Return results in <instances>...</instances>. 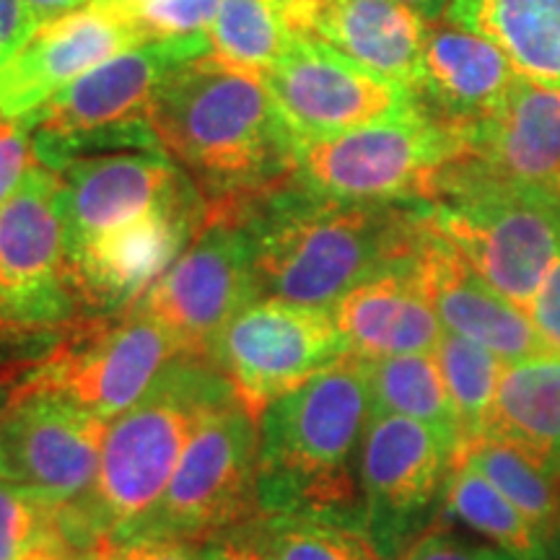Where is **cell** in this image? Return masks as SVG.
I'll list each match as a JSON object with an SVG mask.
<instances>
[{
    "mask_svg": "<svg viewBox=\"0 0 560 560\" xmlns=\"http://www.w3.org/2000/svg\"><path fill=\"white\" fill-rule=\"evenodd\" d=\"M149 125L208 202L257 198L296 172L299 136L265 75L213 52L174 70L153 100Z\"/></svg>",
    "mask_w": 560,
    "mask_h": 560,
    "instance_id": "obj_2",
    "label": "cell"
},
{
    "mask_svg": "<svg viewBox=\"0 0 560 560\" xmlns=\"http://www.w3.org/2000/svg\"><path fill=\"white\" fill-rule=\"evenodd\" d=\"M363 363H366L371 387V412L405 416L431 425L450 441L457 457V416H454L436 355L410 353Z\"/></svg>",
    "mask_w": 560,
    "mask_h": 560,
    "instance_id": "obj_28",
    "label": "cell"
},
{
    "mask_svg": "<svg viewBox=\"0 0 560 560\" xmlns=\"http://www.w3.org/2000/svg\"><path fill=\"white\" fill-rule=\"evenodd\" d=\"M143 42L128 16L100 3L45 21L0 66V117L21 120L91 68Z\"/></svg>",
    "mask_w": 560,
    "mask_h": 560,
    "instance_id": "obj_19",
    "label": "cell"
},
{
    "mask_svg": "<svg viewBox=\"0 0 560 560\" xmlns=\"http://www.w3.org/2000/svg\"><path fill=\"white\" fill-rule=\"evenodd\" d=\"M60 503L0 482V560H24L58 522Z\"/></svg>",
    "mask_w": 560,
    "mask_h": 560,
    "instance_id": "obj_32",
    "label": "cell"
},
{
    "mask_svg": "<svg viewBox=\"0 0 560 560\" xmlns=\"http://www.w3.org/2000/svg\"><path fill=\"white\" fill-rule=\"evenodd\" d=\"M231 537L260 560H387L361 522L260 514Z\"/></svg>",
    "mask_w": 560,
    "mask_h": 560,
    "instance_id": "obj_26",
    "label": "cell"
},
{
    "mask_svg": "<svg viewBox=\"0 0 560 560\" xmlns=\"http://www.w3.org/2000/svg\"><path fill=\"white\" fill-rule=\"evenodd\" d=\"M433 355H436L454 416H457L459 446L457 457H454V465H457L462 454L486 433L503 361L495 359L490 350L478 346V342L459 338L454 332H444Z\"/></svg>",
    "mask_w": 560,
    "mask_h": 560,
    "instance_id": "obj_31",
    "label": "cell"
},
{
    "mask_svg": "<svg viewBox=\"0 0 560 560\" xmlns=\"http://www.w3.org/2000/svg\"><path fill=\"white\" fill-rule=\"evenodd\" d=\"M94 3L96 0H26V5H30L39 24L66 16V13L81 11V9H86V5H94Z\"/></svg>",
    "mask_w": 560,
    "mask_h": 560,
    "instance_id": "obj_40",
    "label": "cell"
},
{
    "mask_svg": "<svg viewBox=\"0 0 560 560\" xmlns=\"http://www.w3.org/2000/svg\"><path fill=\"white\" fill-rule=\"evenodd\" d=\"M482 439H501L560 467V359L503 363Z\"/></svg>",
    "mask_w": 560,
    "mask_h": 560,
    "instance_id": "obj_25",
    "label": "cell"
},
{
    "mask_svg": "<svg viewBox=\"0 0 560 560\" xmlns=\"http://www.w3.org/2000/svg\"><path fill=\"white\" fill-rule=\"evenodd\" d=\"M257 472L260 418L236 400L200 425L164 495L130 535L179 537L198 545L226 537L260 516Z\"/></svg>",
    "mask_w": 560,
    "mask_h": 560,
    "instance_id": "obj_7",
    "label": "cell"
},
{
    "mask_svg": "<svg viewBox=\"0 0 560 560\" xmlns=\"http://www.w3.org/2000/svg\"><path fill=\"white\" fill-rule=\"evenodd\" d=\"M202 560H260L247 545L236 540V537H219L202 545Z\"/></svg>",
    "mask_w": 560,
    "mask_h": 560,
    "instance_id": "obj_39",
    "label": "cell"
},
{
    "mask_svg": "<svg viewBox=\"0 0 560 560\" xmlns=\"http://www.w3.org/2000/svg\"><path fill=\"white\" fill-rule=\"evenodd\" d=\"M444 19L493 42L522 81L560 89V0H452Z\"/></svg>",
    "mask_w": 560,
    "mask_h": 560,
    "instance_id": "obj_24",
    "label": "cell"
},
{
    "mask_svg": "<svg viewBox=\"0 0 560 560\" xmlns=\"http://www.w3.org/2000/svg\"><path fill=\"white\" fill-rule=\"evenodd\" d=\"M332 319L348 353L363 361L433 353L444 338L412 260L355 285L332 306Z\"/></svg>",
    "mask_w": 560,
    "mask_h": 560,
    "instance_id": "obj_23",
    "label": "cell"
},
{
    "mask_svg": "<svg viewBox=\"0 0 560 560\" xmlns=\"http://www.w3.org/2000/svg\"><path fill=\"white\" fill-rule=\"evenodd\" d=\"M400 3L410 5V9L418 11L425 21H439L446 16V9H450L452 0H400Z\"/></svg>",
    "mask_w": 560,
    "mask_h": 560,
    "instance_id": "obj_41",
    "label": "cell"
},
{
    "mask_svg": "<svg viewBox=\"0 0 560 560\" xmlns=\"http://www.w3.org/2000/svg\"><path fill=\"white\" fill-rule=\"evenodd\" d=\"M107 423L50 392H19L0 412V482L75 503L100 472Z\"/></svg>",
    "mask_w": 560,
    "mask_h": 560,
    "instance_id": "obj_13",
    "label": "cell"
},
{
    "mask_svg": "<svg viewBox=\"0 0 560 560\" xmlns=\"http://www.w3.org/2000/svg\"><path fill=\"white\" fill-rule=\"evenodd\" d=\"M459 132L465 149L441 177L436 200L480 185L558 192L560 89L520 79L499 107Z\"/></svg>",
    "mask_w": 560,
    "mask_h": 560,
    "instance_id": "obj_15",
    "label": "cell"
},
{
    "mask_svg": "<svg viewBox=\"0 0 560 560\" xmlns=\"http://www.w3.org/2000/svg\"><path fill=\"white\" fill-rule=\"evenodd\" d=\"M520 81L493 42L452 24L429 21L416 102L452 128H470L506 100Z\"/></svg>",
    "mask_w": 560,
    "mask_h": 560,
    "instance_id": "obj_22",
    "label": "cell"
},
{
    "mask_svg": "<svg viewBox=\"0 0 560 560\" xmlns=\"http://www.w3.org/2000/svg\"><path fill=\"white\" fill-rule=\"evenodd\" d=\"M431 226L503 299L527 312L560 252V195L480 185L429 202Z\"/></svg>",
    "mask_w": 560,
    "mask_h": 560,
    "instance_id": "obj_6",
    "label": "cell"
},
{
    "mask_svg": "<svg viewBox=\"0 0 560 560\" xmlns=\"http://www.w3.org/2000/svg\"><path fill=\"white\" fill-rule=\"evenodd\" d=\"M182 355L177 340L138 310L70 322L60 346L13 392H50L112 423Z\"/></svg>",
    "mask_w": 560,
    "mask_h": 560,
    "instance_id": "obj_8",
    "label": "cell"
},
{
    "mask_svg": "<svg viewBox=\"0 0 560 560\" xmlns=\"http://www.w3.org/2000/svg\"><path fill=\"white\" fill-rule=\"evenodd\" d=\"M478 470L527 516L540 540L560 537V467L501 439H480L457 459Z\"/></svg>",
    "mask_w": 560,
    "mask_h": 560,
    "instance_id": "obj_27",
    "label": "cell"
},
{
    "mask_svg": "<svg viewBox=\"0 0 560 560\" xmlns=\"http://www.w3.org/2000/svg\"><path fill=\"white\" fill-rule=\"evenodd\" d=\"M68 255L79 244L179 202L200 190L166 151H120L68 161L58 172Z\"/></svg>",
    "mask_w": 560,
    "mask_h": 560,
    "instance_id": "obj_18",
    "label": "cell"
},
{
    "mask_svg": "<svg viewBox=\"0 0 560 560\" xmlns=\"http://www.w3.org/2000/svg\"><path fill=\"white\" fill-rule=\"evenodd\" d=\"M39 26L26 0H0V66L9 62Z\"/></svg>",
    "mask_w": 560,
    "mask_h": 560,
    "instance_id": "obj_38",
    "label": "cell"
},
{
    "mask_svg": "<svg viewBox=\"0 0 560 560\" xmlns=\"http://www.w3.org/2000/svg\"><path fill=\"white\" fill-rule=\"evenodd\" d=\"M371 418L366 363L342 355L260 416V514L363 524L361 441Z\"/></svg>",
    "mask_w": 560,
    "mask_h": 560,
    "instance_id": "obj_4",
    "label": "cell"
},
{
    "mask_svg": "<svg viewBox=\"0 0 560 560\" xmlns=\"http://www.w3.org/2000/svg\"><path fill=\"white\" fill-rule=\"evenodd\" d=\"M283 5H293V3H301V0H280Z\"/></svg>",
    "mask_w": 560,
    "mask_h": 560,
    "instance_id": "obj_44",
    "label": "cell"
},
{
    "mask_svg": "<svg viewBox=\"0 0 560 560\" xmlns=\"http://www.w3.org/2000/svg\"><path fill=\"white\" fill-rule=\"evenodd\" d=\"M262 299L255 242L240 210L210 206L206 226L130 310L159 322L182 353L208 355L223 327Z\"/></svg>",
    "mask_w": 560,
    "mask_h": 560,
    "instance_id": "obj_9",
    "label": "cell"
},
{
    "mask_svg": "<svg viewBox=\"0 0 560 560\" xmlns=\"http://www.w3.org/2000/svg\"><path fill=\"white\" fill-rule=\"evenodd\" d=\"M465 140L418 104L402 115L325 138L299 140L293 179L346 202H433Z\"/></svg>",
    "mask_w": 560,
    "mask_h": 560,
    "instance_id": "obj_5",
    "label": "cell"
},
{
    "mask_svg": "<svg viewBox=\"0 0 560 560\" xmlns=\"http://www.w3.org/2000/svg\"><path fill=\"white\" fill-rule=\"evenodd\" d=\"M454 470L452 444L431 425L405 416L371 412L359 454L363 527L387 560L410 537L418 520L441 499Z\"/></svg>",
    "mask_w": 560,
    "mask_h": 560,
    "instance_id": "obj_12",
    "label": "cell"
},
{
    "mask_svg": "<svg viewBox=\"0 0 560 560\" xmlns=\"http://www.w3.org/2000/svg\"><path fill=\"white\" fill-rule=\"evenodd\" d=\"M293 34L332 50L416 94L429 21L400 0H301L283 5Z\"/></svg>",
    "mask_w": 560,
    "mask_h": 560,
    "instance_id": "obj_21",
    "label": "cell"
},
{
    "mask_svg": "<svg viewBox=\"0 0 560 560\" xmlns=\"http://www.w3.org/2000/svg\"><path fill=\"white\" fill-rule=\"evenodd\" d=\"M11 395H13V392H11L9 384H5L3 380H0V412H3V410H5V405L11 402Z\"/></svg>",
    "mask_w": 560,
    "mask_h": 560,
    "instance_id": "obj_43",
    "label": "cell"
},
{
    "mask_svg": "<svg viewBox=\"0 0 560 560\" xmlns=\"http://www.w3.org/2000/svg\"><path fill=\"white\" fill-rule=\"evenodd\" d=\"M236 400L208 355H177L130 410L107 423L94 486L60 506L68 535L91 556L128 537L164 495L200 425Z\"/></svg>",
    "mask_w": 560,
    "mask_h": 560,
    "instance_id": "obj_3",
    "label": "cell"
},
{
    "mask_svg": "<svg viewBox=\"0 0 560 560\" xmlns=\"http://www.w3.org/2000/svg\"><path fill=\"white\" fill-rule=\"evenodd\" d=\"M96 3L107 5V9H112V11H120L122 16L132 19V13H138L140 9H143V5L156 3V0H96ZM132 26H136V24H132Z\"/></svg>",
    "mask_w": 560,
    "mask_h": 560,
    "instance_id": "obj_42",
    "label": "cell"
},
{
    "mask_svg": "<svg viewBox=\"0 0 560 560\" xmlns=\"http://www.w3.org/2000/svg\"><path fill=\"white\" fill-rule=\"evenodd\" d=\"M558 195H560V182H558Z\"/></svg>",
    "mask_w": 560,
    "mask_h": 560,
    "instance_id": "obj_45",
    "label": "cell"
},
{
    "mask_svg": "<svg viewBox=\"0 0 560 560\" xmlns=\"http://www.w3.org/2000/svg\"><path fill=\"white\" fill-rule=\"evenodd\" d=\"M400 560H516L509 552L499 548H482L459 540L450 532H425L420 535L408 550L402 552Z\"/></svg>",
    "mask_w": 560,
    "mask_h": 560,
    "instance_id": "obj_37",
    "label": "cell"
},
{
    "mask_svg": "<svg viewBox=\"0 0 560 560\" xmlns=\"http://www.w3.org/2000/svg\"><path fill=\"white\" fill-rule=\"evenodd\" d=\"M83 317L58 174L32 166L0 206V322L62 327Z\"/></svg>",
    "mask_w": 560,
    "mask_h": 560,
    "instance_id": "obj_10",
    "label": "cell"
},
{
    "mask_svg": "<svg viewBox=\"0 0 560 560\" xmlns=\"http://www.w3.org/2000/svg\"><path fill=\"white\" fill-rule=\"evenodd\" d=\"M265 83L299 140L338 136L418 104L410 89L371 73L310 34H293Z\"/></svg>",
    "mask_w": 560,
    "mask_h": 560,
    "instance_id": "obj_14",
    "label": "cell"
},
{
    "mask_svg": "<svg viewBox=\"0 0 560 560\" xmlns=\"http://www.w3.org/2000/svg\"><path fill=\"white\" fill-rule=\"evenodd\" d=\"M441 522H457L475 535L488 537L495 548L516 560H545V542L527 516L493 482L467 465L454 467L446 478L441 490Z\"/></svg>",
    "mask_w": 560,
    "mask_h": 560,
    "instance_id": "obj_29",
    "label": "cell"
},
{
    "mask_svg": "<svg viewBox=\"0 0 560 560\" xmlns=\"http://www.w3.org/2000/svg\"><path fill=\"white\" fill-rule=\"evenodd\" d=\"M94 560H202V545L161 535H130L104 542Z\"/></svg>",
    "mask_w": 560,
    "mask_h": 560,
    "instance_id": "obj_34",
    "label": "cell"
},
{
    "mask_svg": "<svg viewBox=\"0 0 560 560\" xmlns=\"http://www.w3.org/2000/svg\"><path fill=\"white\" fill-rule=\"evenodd\" d=\"M262 296L332 312L363 280L412 260L429 202H346L296 179L242 202Z\"/></svg>",
    "mask_w": 560,
    "mask_h": 560,
    "instance_id": "obj_1",
    "label": "cell"
},
{
    "mask_svg": "<svg viewBox=\"0 0 560 560\" xmlns=\"http://www.w3.org/2000/svg\"><path fill=\"white\" fill-rule=\"evenodd\" d=\"M34 164L37 153L30 130L19 120L0 117V206L19 190Z\"/></svg>",
    "mask_w": 560,
    "mask_h": 560,
    "instance_id": "obj_35",
    "label": "cell"
},
{
    "mask_svg": "<svg viewBox=\"0 0 560 560\" xmlns=\"http://www.w3.org/2000/svg\"><path fill=\"white\" fill-rule=\"evenodd\" d=\"M348 355L332 312L262 296L223 327L208 359L252 416Z\"/></svg>",
    "mask_w": 560,
    "mask_h": 560,
    "instance_id": "obj_11",
    "label": "cell"
},
{
    "mask_svg": "<svg viewBox=\"0 0 560 560\" xmlns=\"http://www.w3.org/2000/svg\"><path fill=\"white\" fill-rule=\"evenodd\" d=\"M527 314L535 325L537 338L542 342L545 355H558L560 359V252Z\"/></svg>",
    "mask_w": 560,
    "mask_h": 560,
    "instance_id": "obj_36",
    "label": "cell"
},
{
    "mask_svg": "<svg viewBox=\"0 0 560 560\" xmlns=\"http://www.w3.org/2000/svg\"><path fill=\"white\" fill-rule=\"evenodd\" d=\"M206 219L208 200L195 190L170 208L70 249V272L83 317H107L136 306L190 247Z\"/></svg>",
    "mask_w": 560,
    "mask_h": 560,
    "instance_id": "obj_16",
    "label": "cell"
},
{
    "mask_svg": "<svg viewBox=\"0 0 560 560\" xmlns=\"http://www.w3.org/2000/svg\"><path fill=\"white\" fill-rule=\"evenodd\" d=\"M412 262L446 332L478 342L503 363L545 355L529 314L490 289L470 262L431 226L429 213Z\"/></svg>",
    "mask_w": 560,
    "mask_h": 560,
    "instance_id": "obj_20",
    "label": "cell"
},
{
    "mask_svg": "<svg viewBox=\"0 0 560 560\" xmlns=\"http://www.w3.org/2000/svg\"><path fill=\"white\" fill-rule=\"evenodd\" d=\"M291 37L280 0H221L208 30L215 58L262 75L285 52Z\"/></svg>",
    "mask_w": 560,
    "mask_h": 560,
    "instance_id": "obj_30",
    "label": "cell"
},
{
    "mask_svg": "<svg viewBox=\"0 0 560 560\" xmlns=\"http://www.w3.org/2000/svg\"><path fill=\"white\" fill-rule=\"evenodd\" d=\"M208 52V34L143 42L91 68L19 122L45 136L109 132L149 122L153 100L174 70Z\"/></svg>",
    "mask_w": 560,
    "mask_h": 560,
    "instance_id": "obj_17",
    "label": "cell"
},
{
    "mask_svg": "<svg viewBox=\"0 0 560 560\" xmlns=\"http://www.w3.org/2000/svg\"><path fill=\"white\" fill-rule=\"evenodd\" d=\"M221 0H156L132 13V24L145 42L187 39L208 34Z\"/></svg>",
    "mask_w": 560,
    "mask_h": 560,
    "instance_id": "obj_33",
    "label": "cell"
}]
</instances>
